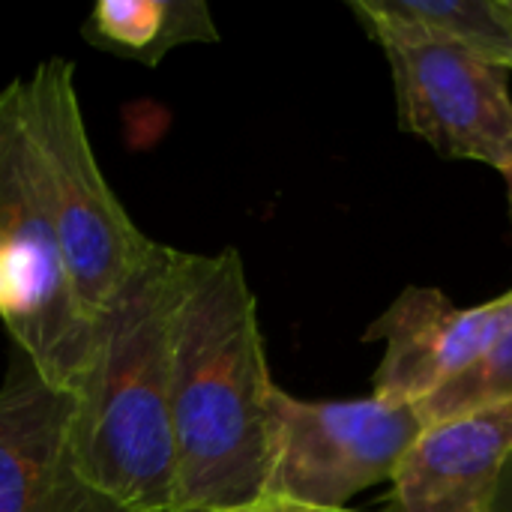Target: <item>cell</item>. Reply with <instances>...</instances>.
<instances>
[{"label":"cell","instance_id":"obj_3","mask_svg":"<svg viewBox=\"0 0 512 512\" xmlns=\"http://www.w3.org/2000/svg\"><path fill=\"white\" fill-rule=\"evenodd\" d=\"M21 117L69 282L84 315L99 312L153 246L99 171L75 90V66L51 57L15 78Z\"/></svg>","mask_w":512,"mask_h":512},{"label":"cell","instance_id":"obj_6","mask_svg":"<svg viewBox=\"0 0 512 512\" xmlns=\"http://www.w3.org/2000/svg\"><path fill=\"white\" fill-rule=\"evenodd\" d=\"M387 54L399 126L447 159H474L512 171L510 69L468 51L372 33Z\"/></svg>","mask_w":512,"mask_h":512},{"label":"cell","instance_id":"obj_13","mask_svg":"<svg viewBox=\"0 0 512 512\" xmlns=\"http://www.w3.org/2000/svg\"><path fill=\"white\" fill-rule=\"evenodd\" d=\"M177 512H357V510H315V507H303V504H291V501L261 498V501H255V504H243V507H210V510H177Z\"/></svg>","mask_w":512,"mask_h":512},{"label":"cell","instance_id":"obj_9","mask_svg":"<svg viewBox=\"0 0 512 512\" xmlns=\"http://www.w3.org/2000/svg\"><path fill=\"white\" fill-rule=\"evenodd\" d=\"M512 459V402L423 426L393 474L387 512H492Z\"/></svg>","mask_w":512,"mask_h":512},{"label":"cell","instance_id":"obj_15","mask_svg":"<svg viewBox=\"0 0 512 512\" xmlns=\"http://www.w3.org/2000/svg\"><path fill=\"white\" fill-rule=\"evenodd\" d=\"M504 180H507V192H510V213H512V171L504 174Z\"/></svg>","mask_w":512,"mask_h":512},{"label":"cell","instance_id":"obj_7","mask_svg":"<svg viewBox=\"0 0 512 512\" xmlns=\"http://www.w3.org/2000/svg\"><path fill=\"white\" fill-rule=\"evenodd\" d=\"M0 512H129L96 489L72 444V393L21 357L0 387Z\"/></svg>","mask_w":512,"mask_h":512},{"label":"cell","instance_id":"obj_12","mask_svg":"<svg viewBox=\"0 0 512 512\" xmlns=\"http://www.w3.org/2000/svg\"><path fill=\"white\" fill-rule=\"evenodd\" d=\"M507 402H512V312L498 336L489 342V348L459 378L429 396L417 411L423 426H429Z\"/></svg>","mask_w":512,"mask_h":512},{"label":"cell","instance_id":"obj_8","mask_svg":"<svg viewBox=\"0 0 512 512\" xmlns=\"http://www.w3.org/2000/svg\"><path fill=\"white\" fill-rule=\"evenodd\" d=\"M510 312L512 291L462 309L438 288H405L366 330L387 348L372 378L375 396L420 408L489 348Z\"/></svg>","mask_w":512,"mask_h":512},{"label":"cell","instance_id":"obj_14","mask_svg":"<svg viewBox=\"0 0 512 512\" xmlns=\"http://www.w3.org/2000/svg\"><path fill=\"white\" fill-rule=\"evenodd\" d=\"M492 512H512V459L510 465L504 468V477H501V486H498Z\"/></svg>","mask_w":512,"mask_h":512},{"label":"cell","instance_id":"obj_10","mask_svg":"<svg viewBox=\"0 0 512 512\" xmlns=\"http://www.w3.org/2000/svg\"><path fill=\"white\" fill-rule=\"evenodd\" d=\"M366 33L441 42L512 72V12L507 0H354Z\"/></svg>","mask_w":512,"mask_h":512},{"label":"cell","instance_id":"obj_1","mask_svg":"<svg viewBox=\"0 0 512 512\" xmlns=\"http://www.w3.org/2000/svg\"><path fill=\"white\" fill-rule=\"evenodd\" d=\"M276 390L240 252H186L171 324L177 510L243 507L264 498Z\"/></svg>","mask_w":512,"mask_h":512},{"label":"cell","instance_id":"obj_2","mask_svg":"<svg viewBox=\"0 0 512 512\" xmlns=\"http://www.w3.org/2000/svg\"><path fill=\"white\" fill-rule=\"evenodd\" d=\"M186 252L153 240L99 312L72 393V444L87 480L129 512H177L171 324Z\"/></svg>","mask_w":512,"mask_h":512},{"label":"cell","instance_id":"obj_11","mask_svg":"<svg viewBox=\"0 0 512 512\" xmlns=\"http://www.w3.org/2000/svg\"><path fill=\"white\" fill-rule=\"evenodd\" d=\"M81 36L108 54L156 66L168 51L189 42H219L204 0H99Z\"/></svg>","mask_w":512,"mask_h":512},{"label":"cell","instance_id":"obj_5","mask_svg":"<svg viewBox=\"0 0 512 512\" xmlns=\"http://www.w3.org/2000/svg\"><path fill=\"white\" fill-rule=\"evenodd\" d=\"M273 405L276 432L264 498L315 510H348L354 495L393 480L423 432L414 405L375 393L348 402H306L276 390Z\"/></svg>","mask_w":512,"mask_h":512},{"label":"cell","instance_id":"obj_4","mask_svg":"<svg viewBox=\"0 0 512 512\" xmlns=\"http://www.w3.org/2000/svg\"><path fill=\"white\" fill-rule=\"evenodd\" d=\"M0 321L45 384L75 393L96 324L69 282L15 81L0 90Z\"/></svg>","mask_w":512,"mask_h":512},{"label":"cell","instance_id":"obj_16","mask_svg":"<svg viewBox=\"0 0 512 512\" xmlns=\"http://www.w3.org/2000/svg\"><path fill=\"white\" fill-rule=\"evenodd\" d=\"M507 6H510V12H512V0H507Z\"/></svg>","mask_w":512,"mask_h":512}]
</instances>
